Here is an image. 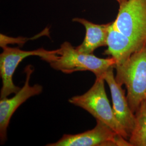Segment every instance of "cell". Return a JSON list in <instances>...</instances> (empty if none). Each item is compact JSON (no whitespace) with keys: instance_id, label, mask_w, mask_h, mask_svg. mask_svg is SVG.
I'll return each mask as SVG.
<instances>
[{"instance_id":"cell-7","label":"cell","mask_w":146,"mask_h":146,"mask_svg":"<svg viewBox=\"0 0 146 146\" xmlns=\"http://www.w3.org/2000/svg\"><path fill=\"white\" fill-rule=\"evenodd\" d=\"M34 72L33 67L29 65L25 68L26 79L24 86L14 96L8 99L5 98L0 100V138L3 144L7 140V128L12 115L21 104L32 96L42 93V86L36 84L31 86L29 81L31 74Z\"/></svg>"},{"instance_id":"cell-3","label":"cell","mask_w":146,"mask_h":146,"mask_svg":"<svg viewBox=\"0 0 146 146\" xmlns=\"http://www.w3.org/2000/svg\"><path fill=\"white\" fill-rule=\"evenodd\" d=\"M104 78H96L93 86L84 94L75 96L69 102L87 111L126 140L129 135L116 118L104 88Z\"/></svg>"},{"instance_id":"cell-8","label":"cell","mask_w":146,"mask_h":146,"mask_svg":"<svg viewBox=\"0 0 146 146\" xmlns=\"http://www.w3.org/2000/svg\"><path fill=\"white\" fill-rule=\"evenodd\" d=\"M114 68V67H111L107 70L104 74V80L110 87L114 114L129 137L134 128L135 115L129 107L125 90L122 88V86L116 81L113 72Z\"/></svg>"},{"instance_id":"cell-5","label":"cell","mask_w":146,"mask_h":146,"mask_svg":"<svg viewBox=\"0 0 146 146\" xmlns=\"http://www.w3.org/2000/svg\"><path fill=\"white\" fill-rule=\"evenodd\" d=\"M116 28L141 44L146 43V0H127L119 5Z\"/></svg>"},{"instance_id":"cell-10","label":"cell","mask_w":146,"mask_h":146,"mask_svg":"<svg viewBox=\"0 0 146 146\" xmlns=\"http://www.w3.org/2000/svg\"><path fill=\"white\" fill-rule=\"evenodd\" d=\"M73 21L81 24L86 29L84 41L76 47L78 52L90 54H93L94 50L99 47L107 46V39L110 23L98 25L79 17L73 19Z\"/></svg>"},{"instance_id":"cell-9","label":"cell","mask_w":146,"mask_h":146,"mask_svg":"<svg viewBox=\"0 0 146 146\" xmlns=\"http://www.w3.org/2000/svg\"><path fill=\"white\" fill-rule=\"evenodd\" d=\"M144 44L126 36L116 28L113 22H110L107 39V49L104 54L114 58L116 65H119L125 62Z\"/></svg>"},{"instance_id":"cell-11","label":"cell","mask_w":146,"mask_h":146,"mask_svg":"<svg viewBox=\"0 0 146 146\" xmlns=\"http://www.w3.org/2000/svg\"><path fill=\"white\" fill-rule=\"evenodd\" d=\"M135 125L129 137L132 146H146V101L135 113Z\"/></svg>"},{"instance_id":"cell-2","label":"cell","mask_w":146,"mask_h":146,"mask_svg":"<svg viewBox=\"0 0 146 146\" xmlns=\"http://www.w3.org/2000/svg\"><path fill=\"white\" fill-rule=\"evenodd\" d=\"M56 54L47 62L54 69L65 74L79 71H90L96 78H104V74L111 67H115L114 58H102L93 54L80 52L68 42H64L57 49Z\"/></svg>"},{"instance_id":"cell-1","label":"cell","mask_w":146,"mask_h":146,"mask_svg":"<svg viewBox=\"0 0 146 146\" xmlns=\"http://www.w3.org/2000/svg\"><path fill=\"white\" fill-rule=\"evenodd\" d=\"M115 78L120 85H125L127 99L135 114L146 101V43L121 64L116 65Z\"/></svg>"},{"instance_id":"cell-12","label":"cell","mask_w":146,"mask_h":146,"mask_svg":"<svg viewBox=\"0 0 146 146\" xmlns=\"http://www.w3.org/2000/svg\"><path fill=\"white\" fill-rule=\"evenodd\" d=\"M116 1L118 2V3L119 4V5H120L123 4L124 3H125L127 0H116Z\"/></svg>"},{"instance_id":"cell-6","label":"cell","mask_w":146,"mask_h":146,"mask_svg":"<svg viewBox=\"0 0 146 146\" xmlns=\"http://www.w3.org/2000/svg\"><path fill=\"white\" fill-rule=\"evenodd\" d=\"M93 129L74 135L64 134L57 142L47 146H132L129 141L117 134L99 120Z\"/></svg>"},{"instance_id":"cell-4","label":"cell","mask_w":146,"mask_h":146,"mask_svg":"<svg viewBox=\"0 0 146 146\" xmlns=\"http://www.w3.org/2000/svg\"><path fill=\"white\" fill-rule=\"evenodd\" d=\"M3 52L0 55V75L2 81L1 90V99L16 94L20 88L15 86L13 81V76L18 67L25 58L31 56H38L47 62L57 52V49L47 50L40 48L31 51L22 50L18 48L2 46Z\"/></svg>"}]
</instances>
